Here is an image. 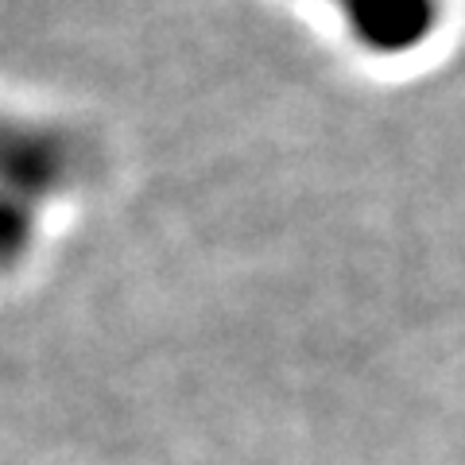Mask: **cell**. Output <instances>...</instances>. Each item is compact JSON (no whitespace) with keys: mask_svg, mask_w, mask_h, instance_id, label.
Instances as JSON below:
<instances>
[{"mask_svg":"<svg viewBox=\"0 0 465 465\" xmlns=\"http://www.w3.org/2000/svg\"><path fill=\"white\" fill-rule=\"evenodd\" d=\"M74 171V148L66 136L0 116V194L35 202L63 191Z\"/></svg>","mask_w":465,"mask_h":465,"instance_id":"6da1fadb","label":"cell"},{"mask_svg":"<svg viewBox=\"0 0 465 465\" xmlns=\"http://www.w3.org/2000/svg\"><path fill=\"white\" fill-rule=\"evenodd\" d=\"M35 237V206L24 198L0 194V272L16 268Z\"/></svg>","mask_w":465,"mask_h":465,"instance_id":"7a4b0ae2","label":"cell"}]
</instances>
